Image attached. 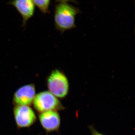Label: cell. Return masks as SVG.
Masks as SVG:
<instances>
[{
	"label": "cell",
	"instance_id": "cell-4",
	"mask_svg": "<svg viewBox=\"0 0 135 135\" xmlns=\"http://www.w3.org/2000/svg\"><path fill=\"white\" fill-rule=\"evenodd\" d=\"M13 113L16 124L19 128L29 127L36 122V116L30 106L15 105Z\"/></svg>",
	"mask_w": 135,
	"mask_h": 135
},
{
	"label": "cell",
	"instance_id": "cell-10",
	"mask_svg": "<svg viewBox=\"0 0 135 135\" xmlns=\"http://www.w3.org/2000/svg\"><path fill=\"white\" fill-rule=\"evenodd\" d=\"M56 2L57 3H67L68 2H72L76 3L77 2L75 0H55Z\"/></svg>",
	"mask_w": 135,
	"mask_h": 135
},
{
	"label": "cell",
	"instance_id": "cell-5",
	"mask_svg": "<svg viewBox=\"0 0 135 135\" xmlns=\"http://www.w3.org/2000/svg\"><path fill=\"white\" fill-rule=\"evenodd\" d=\"M36 95V88L34 84H25L16 90L13 95L12 103L15 106H30L33 104Z\"/></svg>",
	"mask_w": 135,
	"mask_h": 135
},
{
	"label": "cell",
	"instance_id": "cell-9",
	"mask_svg": "<svg viewBox=\"0 0 135 135\" xmlns=\"http://www.w3.org/2000/svg\"><path fill=\"white\" fill-rule=\"evenodd\" d=\"M89 128L92 135H104L98 132L93 126H89Z\"/></svg>",
	"mask_w": 135,
	"mask_h": 135
},
{
	"label": "cell",
	"instance_id": "cell-7",
	"mask_svg": "<svg viewBox=\"0 0 135 135\" xmlns=\"http://www.w3.org/2000/svg\"><path fill=\"white\" fill-rule=\"evenodd\" d=\"M7 4L13 6L19 13L22 18V26L25 27L34 15L35 5L33 0H12Z\"/></svg>",
	"mask_w": 135,
	"mask_h": 135
},
{
	"label": "cell",
	"instance_id": "cell-8",
	"mask_svg": "<svg viewBox=\"0 0 135 135\" xmlns=\"http://www.w3.org/2000/svg\"><path fill=\"white\" fill-rule=\"evenodd\" d=\"M35 5L44 15L49 14L51 0H33Z\"/></svg>",
	"mask_w": 135,
	"mask_h": 135
},
{
	"label": "cell",
	"instance_id": "cell-2",
	"mask_svg": "<svg viewBox=\"0 0 135 135\" xmlns=\"http://www.w3.org/2000/svg\"><path fill=\"white\" fill-rule=\"evenodd\" d=\"M46 83L49 92L58 99H64L69 94V80L64 72L60 69L51 71L46 77Z\"/></svg>",
	"mask_w": 135,
	"mask_h": 135
},
{
	"label": "cell",
	"instance_id": "cell-6",
	"mask_svg": "<svg viewBox=\"0 0 135 135\" xmlns=\"http://www.w3.org/2000/svg\"><path fill=\"white\" fill-rule=\"evenodd\" d=\"M39 113V120L47 133L58 131L61 124V119L58 112L49 111Z\"/></svg>",
	"mask_w": 135,
	"mask_h": 135
},
{
	"label": "cell",
	"instance_id": "cell-1",
	"mask_svg": "<svg viewBox=\"0 0 135 135\" xmlns=\"http://www.w3.org/2000/svg\"><path fill=\"white\" fill-rule=\"evenodd\" d=\"M80 12L79 9L68 3H59L56 5L54 11L56 29L63 33L75 28V18Z\"/></svg>",
	"mask_w": 135,
	"mask_h": 135
},
{
	"label": "cell",
	"instance_id": "cell-3",
	"mask_svg": "<svg viewBox=\"0 0 135 135\" xmlns=\"http://www.w3.org/2000/svg\"><path fill=\"white\" fill-rule=\"evenodd\" d=\"M32 104L39 113L49 111L58 112L65 109L57 98L47 90L36 94Z\"/></svg>",
	"mask_w": 135,
	"mask_h": 135
}]
</instances>
